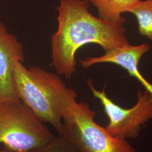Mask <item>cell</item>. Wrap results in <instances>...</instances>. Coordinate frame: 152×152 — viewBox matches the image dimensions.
<instances>
[{
	"label": "cell",
	"mask_w": 152,
	"mask_h": 152,
	"mask_svg": "<svg viewBox=\"0 0 152 152\" xmlns=\"http://www.w3.org/2000/svg\"><path fill=\"white\" fill-rule=\"evenodd\" d=\"M89 7L86 0H59L58 29L51 38V65L67 78L76 72V52L83 45L98 44L106 51L130 45L124 25L94 16Z\"/></svg>",
	"instance_id": "cell-1"
},
{
	"label": "cell",
	"mask_w": 152,
	"mask_h": 152,
	"mask_svg": "<svg viewBox=\"0 0 152 152\" xmlns=\"http://www.w3.org/2000/svg\"><path fill=\"white\" fill-rule=\"evenodd\" d=\"M19 99L43 123H49L60 135L64 114L77 103V92L68 87L59 75L36 66L27 68L22 62L14 68Z\"/></svg>",
	"instance_id": "cell-2"
},
{
	"label": "cell",
	"mask_w": 152,
	"mask_h": 152,
	"mask_svg": "<svg viewBox=\"0 0 152 152\" xmlns=\"http://www.w3.org/2000/svg\"><path fill=\"white\" fill-rule=\"evenodd\" d=\"M55 136L19 99L0 102V144L12 152H32Z\"/></svg>",
	"instance_id": "cell-3"
},
{
	"label": "cell",
	"mask_w": 152,
	"mask_h": 152,
	"mask_svg": "<svg viewBox=\"0 0 152 152\" xmlns=\"http://www.w3.org/2000/svg\"><path fill=\"white\" fill-rule=\"evenodd\" d=\"M95 112L85 102H77L63 118L60 136L80 152H136L127 140L114 137L95 121Z\"/></svg>",
	"instance_id": "cell-4"
},
{
	"label": "cell",
	"mask_w": 152,
	"mask_h": 152,
	"mask_svg": "<svg viewBox=\"0 0 152 152\" xmlns=\"http://www.w3.org/2000/svg\"><path fill=\"white\" fill-rule=\"evenodd\" d=\"M88 85L93 95L98 99L109 118L107 131L114 137L135 140L140 134L142 126L152 119V97L147 90L139 89L137 101L133 107L124 108L108 98L104 89L96 90L91 81Z\"/></svg>",
	"instance_id": "cell-5"
},
{
	"label": "cell",
	"mask_w": 152,
	"mask_h": 152,
	"mask_svg": "<svg viewBox=\"0 0 152 152\" xmlns=\"http://www.w3.org/2000/svg\"><path fill=\"white\" fill-rule=\"evenodd\" d=\"M24 59L23 46L0 21V102L19 99L14 68Z\"/></svg>",
	"instance_id": "cell-6"
},
{
	"label": "cell",
	"mask_w": 152,
	"mask_h": 152,
	"mask_svg": "<svg viewBox=\"0 0 152 152\" xmlns=\"http://www.w3.org/2000/svg\"><path fill=\"white\" fill-rule=\"evenodd\" d=\"M151 49L149 45L142 44L106 51L104 54L96 57H88L80 60L83 68H88L92 65L104 63H113L120 65L127 71L130 75L134 77L149 92L152 97V85L143 77L139 69V62L142 56Z\"/></svg>",
	"instance_id": "cell-7"
},
{
	"label": "cell",
	"mask_w": 152,
	"mask_h": 152,
	"mask_svg": "<svg viewBox=\"0 0 152 152\" xmlns=\"http://www.w3.org/2000/svg\"><path fill=\"white\" fill-rule=\"evenodd\" d=\"M98 10V17L103 20L124 25V12L130 11L141 0H86Z\"/></svg>",
	"instance_id": "cell-8"
},
{
	"label": "cell",
	"mask_w": 152,
	"mask_h": 152,
	"mask_svg": "<svg viewBox=\"0 0 152 152\" xmlns=\"http://www.w3.org/2000/svg\"><path fill=\"white\" fill-rule=\"evenodd\" d=\"M130 12L136 16L139 33L152 40V0L141 1Z\"/></svg>",
	"instance_id": "cell-9"
},
{
	"label": "cell",
	"mask_w": 152,
	"mask_h": 152,
	"mask_svg": "<svg viewBox=\"0 0 152 152\" xmlns=\"http://www.w3.org/2000/svg\"><path fill=\"white\" fill-rule=\"evenodd\" d=\"M32 152H80L63 137H55L51 140Z\"/></svg>",
	"instance_id": "cell-10"
},
{
	"label": "cell",
	"mask_w": 152,
	"mask_h": 152,
	"mask_svg": "<svg viewBox=\"0 0 152 152\" xmlns=\"http://www.w3.org/2000/svg\"><path fill=\"white\" fill-rule=\"evenodd\" d=\"M0 152H7L6 151H1L0 150Z\"/></svg>",
	"instance_id": "cell-11"
}]
</instances>
